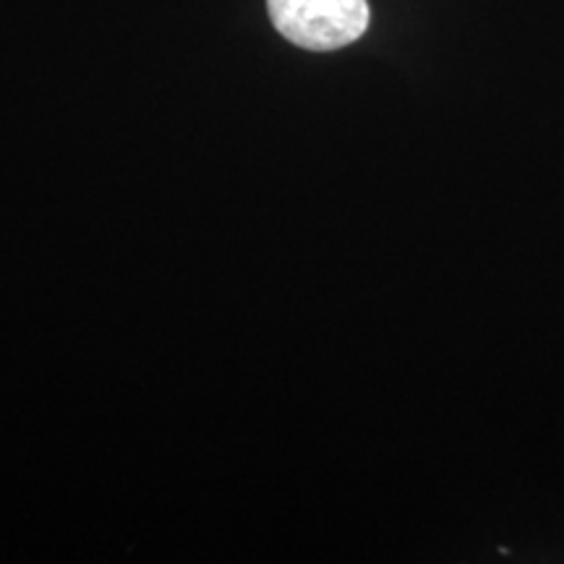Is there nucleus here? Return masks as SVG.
Listing matches in <instances>:
<instances>
[{"label":"nucleus","instance_id":"f257e3e1","mask_svg":"<svg viewBox=\"0 0 564 564\" xmlns=\"http://www.w3.org/2000/svg\"><path fill=\"white\" fill-rule=\"evenodd\" d=\"M282 37L312 53H333L358 42L371 24L369 0H267Z\"/></svg>","mask_w":564,"mask_h":564}]
</instances>
